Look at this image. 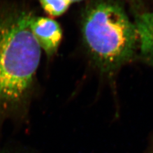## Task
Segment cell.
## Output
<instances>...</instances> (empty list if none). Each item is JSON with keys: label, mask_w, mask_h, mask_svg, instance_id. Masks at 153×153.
Returning a JSON list of instances; mask_svg holds the SVG:
<instances>
[{"label": "cell", "mask_w": 153, "mask_h": 153, "mask_svg": "<svg viewBox=\"0 0 153 153\" xmlns=\"http://www.w3.org/2000/svg\"><path fill=\"white\" fill-rule=\"evenodd\" d=\"M45 11L52 16H59L64 13L69 8L70 0H39Z\"/></svg>", "instance_id": "5b68a950"}, {"label": "cell", "mask_w": 153, "mask_h": 153, "mask_svg": "<svg viewBox=\"0 0 153 153\" xmlns=\"http://www.w3.org/2000/svg\"><path fill=\"white\" fill-rule=\"evenodd\" d=\"M71 2H76V1H82V0H70Z\"/></svg>", "instance_id": "ba28073f"}, {"label": "cell", "mask_w": 153, "mask_h": 153, "mask_svg": "<svg viewBox=\"0 0 153 153\" xmlns=\"http://www.w3.org/2000/svg\"><path fill=\"white\" fill-rule=\"evenodd\" d=\"M134 24L138 37V50L145 58L153 61V10L138 15Z\"/></svg>", "instance_id": "277c9868"}, {"label": "cell", "mask_w": 153, "mask_h": 153, "mask_svg": "<svg viewBox=\"0 0 153 153\" xmlns=\"http://www.w3.org/2000/svg\"><path fill=\"white\" fill-rule=\"evenodd\" d=\"M33 16L12 10L0 17V114L25 101L40 63L42 49L31 30Z\"/></svg>", "instance_id": "6da1fadb"}, {"label": "cell", "mask_w": 153, "mask_h": 153, "mask_svg": "<svg viewBox=\"0 0 153 153\" xmlns=\"http://www.w3.org/2000/svg\"><path fill=\"white\" fill-rule=\"evenodd\" d=\"M82 33L91 57L106 72L131 60L138 50L134 22L112 0H97L89 4L83 15Z\"/></svg>", "instance_id": "7a4b0ae2"}, {"label": "cell", "mask_w": 153, "mask_h": 153, "mask_svg": "<svg viewBox=\"0 0 153 153\" xmlns=\"http://www.w3.org/2000/svg\"><path fill=\"white\" fill-rule=\"evenodd\" d=\"M31 30L41 49L49 56L54 54L62 39L59 24L49 17L33 16Z\"/></svg>", "instance_id": "3957f363"}, {"label": "cell", "mask_w": 153, "mask_h": 153, "mask_svg": "<svg viewBox=\"0 0 153 153\" xmlns=\"http://www.w3.org/2000/svg\"><path fill=\"white\" fill-rule=\"evenodd\" d=\"M147 153H153V138H152V140L150 143L149 148H148Z\"/></svg>", "instance_id": "8992f818"}, {"label": "cell", "mask_w": 153, "mask_h": 153, "mask_svg": "<svg viewBox=\"0 0 153 153\" xmlns=\"http://www.w3.org/2000/svg\"><path fill=\"white\" fill-rule=\"evenodd\" d=\"M0 153H12V152H9V151H6V150L0 149Z\"/></svg>", "instance_id": "52a82bcc"}]
</instances>
